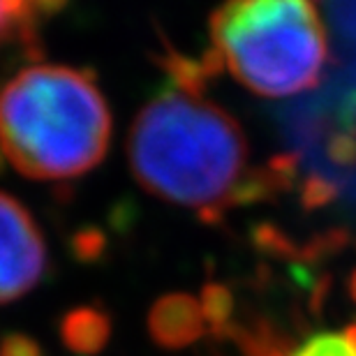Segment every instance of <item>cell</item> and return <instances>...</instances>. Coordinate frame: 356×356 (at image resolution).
Wrapping results in <instances>:
<instances>
[{"mask_svg":"<svg viewBox=\"0 0 356 356\" xmlns=\"http://www.w3.org/2000/svg\"><path fill=\"white\" fill-rule=\"evenodd\" d=\"M206 319L202 315V305L195 296L167 294L153 303L148 312V336L153 343L165 350H185L204 338Z\"/></svg>","mask_w":356,"mask_h":356,"instance_id":"5","label":"cell"},{"mask_svg":"<svg viewBox=\"0 0 356 356\" xmlns=\"http://www.w3.org/2000/svg\"><path fill=\"white\" fill-rule=\"evenodd\" d=\"M199 305H202V315L206 319V326L213 336L227 338L232 331V317H234V294L229 287L220 282H209L202 287V296H199Z\"/></svg>","mask_w":356,"mask_h":356,"instance_id":"7","label":"cell"},{"mask_svg":"<svg viewBox=\"0 0 356 356\" xmlns=\"http://www.w3.org/2000/svg\"><path fill=\"white\" fill-rule=\"evenodd\" d=\"M289 356H356V345L345 336V331H322L298 345Z\"/></svg>","mask_w":356,"mask_h":356,"instance_id":"9","label":"cell"},{"mask_svg":"<svg viewBox=\"0 0 356 356\" xmlns=\"http://www.w3.org/2000/svg\"><path fill=\"white\" fill-rule=\"evenodd\" d=\"M218 63L261 97L312 88L329 63L317 0H225L211 17Z\"/></svg>","mask_w":356,"mask_h":356,"instance_id":"3","label":"cell"},{"mask_svg":"<svg viewBox=\"0 0 356 356\" xmlns=\"http://www.w3.org/2000/svg\"><path fill=\"white\" fill-rule=\"evenodd\" d=\"M350 294L354 298V303H356V270L350 275Z\"/></svg>","mask_w":356,"mask_h":356,"instance_id":"13","label":"cell"},{"mask_svg":"<svg viewBox=\"0 0 356 356\" xmlns=\"http://www.w3.org/2000/svg\"><path fill=\"white\" fill-rule=\"evenodd\" d=\"M132 176L148 195L218 220L268 190L250 174V146L229 111L176 65V83L141 106L127 137Z\"/></svg>","mask_w":356,"mask_h":356,"instance_id":"1","label":"cell"},{"mask_svg":"<svg viewBox=\"0 0 356 356\" xmlns=\"http://www.w3.org/2000/svg\"><path fill=\"white\" fill-rule=\"evenodd\" d=\"M33 19L35 7L28 0H0V44L28 35Z\"/></svg>","mask_w":356,"mask_h":356,"instance_id":"8","label":"cell"},{"mask_svg":"<svg viewBox=\"0 0 356 356\" xmlns=\"http://www.w3.org/2000/svg\"><path fill=\"white\" fill-rule=\"evenodd\" d=\"M28 3H31V5L35 7V12H38V10L51 12L54 7H60L63 3H65V0H28Z\"/></svg>","mask_w":356,"mask_h":356,"instance_id":"12","label":"cell"},{"mask_svg":"<svg viewBox=\"0 0 356 356\" xmlns=\"http://www.w3.org/2000/svg\"><path fill=\"white\" fill-rule=\"evenodd\" d=\"M47 264V241L31 211L0 192V305L38 287Z\"/></svg>","mask_w":356,"mask_h":356,"instance_id":"4","label":"cell"},{"mask_svg":"<svg viewBox=\"0 0 356 356\" xmlns=\"http://www.w3.org/2000/svg\"><path fill=\"white\" fill-rule=\"evenodd\" d=\"M60 343L76 356H95L109 345L111 319L97 305H76L58 324Z\"/></svg>","mask_w":356,"mask_h":356,"instance_id":"6","label":"cell"},{"mask_svg":"<svg viewBox=\"0 0 356 356\" xmlns=\"http://www.w3.org/2000/svg\"><path fill=\"white\" fill-rule=\"evenodd\" d=\"M0 356H47V352L38 338L12 331L0 338Z\"/></svg>","mask_w":356,"mask_h":356,"instance_id":"10","label":"cell"},{"mask_svg":"<svg viewBox=\"0 0 356 356\" xmlns=\"http://www.w3.org/2000/svg\"><path fill=\"white\" fill-rule=\"evenodd\" d=\"M109 141V106L83 70L31 65L0 90V153L26 178H79L104 160Z\"/></svg>","mask_w":356,"mask_h":356,"instance_id":"2","label":"cell"},{"mask_svg":"<svg viewBox=\"0 0 356 356\" xmlns=\"http://www.w3.org/2000/svg\"><path fill=\"white\" fill-rule=\"evenodd\" d=\"M104 241L97 234H83V236L76 238V257L81 261H95L97 254L102 252Z\"/></svg>","mask_w":356,"mask_h":356,"instance_id":"11","label":"cell"}]
</instances>
